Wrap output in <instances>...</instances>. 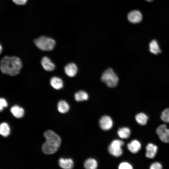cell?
<instances>
[{"label": "cell", "mask_w": 169, "mask_h": 169, "mask_svg": "<svg viewBox=\"0 0 169 169\" xmlns=\"http://www.w3.org/2000/svg\"><path fill=\"white\" fill-rule=\"evenodd\" d=\"M22 67L21 61L18 57L6 56L1 60L0 70L4 74L16 75L19 73Z\"/></svg>", "instance_id": "6da1fadb"}, {"label": "cell", "mask_w": 169, "mask_h": 169, "mask_svg": "<svg viewBox=\"0 0 169 169\" xmlns=\"http://www.w3.org/2000/svg\"><path fill=\"white\" fill-rule=\"evenodd\" d=\"M46 141L42 147L43 152L47 155L55 153L59 148L61 142L59 136L52 131L49 130L44 133Z\"/></svg>", "instance_id": "7a4b0ae2"}, {"label": "cell", "mask_w": 169, "mask_h": 169, "mask_svg": "<svg viewBox=\"0 0 169 169\" xmlns=\"http://www.w3.org/2000/svg\"><path fill=\"white\" fill-rule=\"evenodd\" d=\"M101 79V81L110 88L116 87L119 81L117 76L111 68L105 70L102 74Z\"/></svg>", "instance_id": "3957f363"}, {"label": "cell", "mask_w": 169, "mask_h": 169, "mask_svg": "<svg viewBox=\"0 0 169 169\" xmlns=\"http://www.w3.org/2000/svg\"><path fill=\"white\" fill-rule=\"evenodd\" d=\"M34 43L38 48L44 51L52 50L55 44L54 40L44 36H41L35 39Z\"/></svg>", "instance_id": "277c9868"}, {"label": "cell", "mask_w": 169, "mask_h": 169, "mask_svg": "<svg viewBox=\"0 0 169 169\" xmlns=\"http://www.w3.org/2000/svg\"><path fill=\"white\" fill-rule=\"evenodd\" d=\"M123 141L120 140H115L108 147V151L112 155L118 157L122 153L121 147L124 145Z\"/></svg>", "instance_id": "5b68a950"}, {"label": "cell", "mask_w": 169, "mask_h": 169, "mask_svg": "<svg viewBox=\"0 0 169 169\" xmlns=\"http://www.w3.org/2000/svg\"><path fill=\"white\" fill-rule=\"evenodd\" d=\"M156 133L162 141L169 143V129L166 128V125L162 124L158 127Z\"/></svg>", "instance_id": "8992f818"}, {"label": "cell", "mask_w": 169, "mask_h": 169, "mask_svg": "<svg viewBox=\"0 0 169 169\" xmlns=\"http://www.w3.org/2000/svg\"><path fill=\"white\" fill-rule=\"evenodd\" d=\"M100 128L105 131L110 129L112 127L113 121L111 118L109 116L105 115L102 117L99 121Z\"/></svg>", "instance_id": "52a82bcc"}, {"label": "cell", "mask_w": 169, "mask_h": 169, "mask_svg": "<svg viewBox=\"0 0 169 169\" xmlns=\"http://www.w3.org/2000/svg\"><path fill=\"white\" fill-rule=\"evenodd\" d=\"M127 18L130 22L136 23L140 22L141 21L142 16L141 13L139 11L134 10L129 13Z\"/></svg>", "instance_id": "ba28073f"}, {"label": "cell", "mask_w": 169, "mask_h": 169, "mask_svg": "<svg viewBox=\"0 0 169 169\" xmlns=\"http://www.w3.org/2000/svg\"><path fill=\"white\" fill-rule=\"evenodd\" d=\"M66 74L69 77L74 76L77 73L78 68L76 65L73 63L67 64L64 68Z\"/></svg>", "instance_id": "9c48e42d"}, {"label": "cell", "mask_w": 169, "mask_h": 169, "mask_svg": "<svg viewBox=\"0 0 169 169\" xmlns=\"http://www.w3.org/2000/svg\"><path fill=\"white\" fill-rule=\"evenodd\" d=\"M41 64L44 69L47 71H52L55 68L54 64L50 59L46 56L42 58L41 60Z\"/></svg>", "instance_id": "30bf717a"}, {"label": "cell", "mask_w": 169, "mask_h": 169, "mask_svg": "<svg viewBox=\"0 0 169 169\" xmlns=\"http://www.w3.org/2000/svg\"><path fill=\"white\" fill-rule=\"evenodd\" d=\"M146 155L148 158H154L156 153L157 147V146L152 143H149L146 147Z\"/></svg>", "instance_id": "8fae6325"}, {"label": "cell", "mask_w": 169, "mask_h": 169, "mask_svg": "<svg viewBox=\"0 0 169 169\" xmlns=\"http://www.w3.org/2000/svg\"><path fill=\"white\" fill-rule=\"evenodd\" d=\"M59 163L60 166L64 169H71L74 166L73 161L71 159L60 158L59 160Z\"/></svg>", "instance_id": "7c38bea8"}, {"label": "cell", "mask_w": 169, "mask_h": 169, "mask_svg": "<svg viewBox=\"0 0 169 169\" xmlns=\"http://www.w3.org/2000/svg\"><path fill=\"white\" fill-rule=\"evenodd\" d=\"M129 150L133 153H137L141 149V144L136 140H133L127 144Z\"/></svg>", "instance_id": "4fadbf2b"}, {"label": "cell", "mask_w": 169, "mask_h": 169, "mask_svg": "<svg viewBox=\"0 0 169 169\" xmlns=\"http://www.w3.org/2000/svg\"><path fill=\"white\" fill-rule=\"evenodd\" d=\"M50 84L53 88L56 90L61 89L63 86V80L60 78L56 77H54L51 79Z\"/></svg>", "instance_id": "5bb4252c"}, {"label": "cell", "mask_w": 169, "mask_h": 169, "mask_svg": "<svg viewBox=\"0 0 169 169\" xmlns=\"http://www.w3.org/2000/svg\"><path fill=\"white\" fill-rule=\"evenodd\" d=\"M149 49L151 53L155 54L160 53L161 51L158 42L155 39L152 40L150 43Z\"/></svg>", "instance_id": "9a60e30c"}, {"label": "cell", "mask_w": 169, "mask_h": 169, "mask_svg": "<svg viewBox=\"0 0 169 169\" xmlns=\"http://www.w3.org/2000/svg\"><path fill=\"white\" fill-rule=\"evenodd\" d=\"M11 111L13 115L17 118L22 117L24 114L23 109L18 105H15L12 107Z\"/></svg>", "instance_id": "2e32d148"}, {"label": "cell", "mask_w": 169, "mask_h": 169, "mask_svg": "<svg viewBox=\"0 0 169 169\" xmlns=\"http://www.w3.org/2000/svg\"><path fill=\"white\" fill-rule=\"evenodd\" d=\"M58 108L59 111L62 113L68 112L69 110V107L68 103L65 101L61 100L58 104Z\"/></svg>", "instance_id": "e0dca14e"}, {"label": "cell", "mask_w": 169, "mask_h": 169, "mask_svg": "<svg viewBox=\"0 0 169 169\" xmlns=\"http://www.w3.org/2000/svg\"><path fill=\"white\" fill-rule=\"evenodd\" d=\"M88 97V94L83 90L78 91L74 94L75 99L78 102L87 100Z\"/></svg>", "instance_id": "ac0fdd59"}, {"label": "cell", "mask_w": 169, "mask_h": 169, "mask_svg": "<svg viewBox=\"0 0 169 169\" xmlns=\"http://www.w3.org/2000/svg\"><path fill=\"white\" fill-rule=\"evenodd\" d=\"M84 166L86 169H95L97 167V163L95 159L89 158L85 161Z\"/></svg>", "instance_id": "d6986e66"}, {"label": "cell", "mask_w": 169, "mask_h": 169, "mask_svg": "<svg viewBox=\"0 0 169 169\" xmlns=\"http://www.w3.org/2000/svg\"><path fill=\"white\" fill-rule=\"evenodd\" d=\"M118 134L119 136L122 139H126L130 136L131 131L127 127H123L120 129L118 131Z\"/></svg>", "instance_id": "ffe728a7"}, {"label": "cell", "mask_w": 169, "mask_h": 169, "mask_svg": "<svg viewBox=\"0 0 169 169\" xmlns=\"http://www.w3.org/2000/svg\"><path fill=\"white\" fill-rule=\"evenodd\" d=\"M135 119L138 123L141 125H144L146 124L148 117L145 114L141 113L136 115Z\"/></svg>", "instance_id": "44dd1931"}, {"label": "cell", "mask_w": 169, "mask_h": 169, "mask_svg": "<svg viewBox=\"0 0 169 169\" xmlns=\"http://www.w3.org/2000/svg\"><path fill=\"white\" fill-rule=\"evenodd\" d=\"M10 133V129L8 125L6 123H1L0 126V133L2 136L6 137Z\"/></svg>", "instance_id": "7402d4cb"}, {"label": "cell", "mask_w": 169, "mask_h": 169, "mask_svg": "<svg viewBox=\"0 0 169 169\" xmlns=\"http://www.w3.org/2000/svg\"><path fill=\"white\" fill-rule=\"evenodd\" d=\"M161 118L162 121L169 123V108L165 110L162 112Z\"/></svg>", "instance_id": "603a6c76"}, {"label": "cell", "mask_w": 169, "mask_h": 169, "mask_svg": "<svg viewBox=\"0 0 169 169\" xmlns=\"http://www.w3.org/2000/svg\"><path fill=\"white\" fill-rule=\"evenodd\" d=\"M132 166L127 162H123L120 164L119 168L120 169H132Z\"/></svg>", "instance_id": "cb8c5ba5"}, {"label": "cell", "mask_w": 169, "mask_h": 169, "mask_svg": "<svg viewBox=\"0 0 169 169\" xmlns=\"http://www.w3.org/2000/svg\"><path fill=\"white\" fill-rule=\"evenodd\" d=\"M8 105L7 103L4 99L1 98L0 99V110L1 111L3 107H6Z\"/></svg>", "instance_id": "d4e9b609"}, {"label": "cell", "mask_w": 169, "mask_h": 169, "mask_svg": "<svg viewBox=\"0 0 169 169\" xmlns=\"http://www.w3.org/2000/svg\"><path fill=\"white\" fill-rule=\"evenodd\" d=\"M162 168V165L158 162H155L152 163L150 167L151 169H161Z\"/></svg>", "instance_id": "484cf974"}, {"label": "cell", "mask_w": 169, "mask_h": 169, "mask_svg": "<svg viewBox=\"0 0 169 169\" xmlns=\"http://www.w3.org/2000/svg\"><path fill=\"white\" fill-rule=\"evenodd\" d=\"M16 4L18 5H22L25 4L27 0H12Z\"/></svg>", "instance_id": "4316f807"}, {"label": "cell", "mask_w": 169, "mask_h": 169, "mask_svg": "<svg viewBox=\"0 0 169 169\" xmlns=\"http://www.w3.org/2000/svg\"><path fill=\"white\" fill-rule=\"evenodd\" d=\"M145 0L148 2H152L153 0Z\"/></svg>", "instance_id": "83f0119b"}, {"label": "cell", "mask_w": 169, "mask_h": 169, "mask_svg": "<svg viewBox=\"0 0 169 169\" xmlns=\"http://www.w3.org/2000/svg\"><path fill=\"white\" fill-rule=\"evenodd\" d=\"M0 52H1V50H2V47H1V45H0Z\"/></svg>", "instance_id": "f1b7e54d"}]
</instances>
